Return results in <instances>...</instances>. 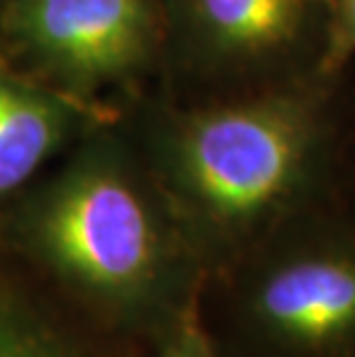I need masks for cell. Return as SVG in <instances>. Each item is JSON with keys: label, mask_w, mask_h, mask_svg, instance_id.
Here are the masks:
<instances>
[{"label": "cell", "mask_w": 355, "mask_h": 357, "mask_svg": "<svg viewBox=\"0 0 355 357\" xmlns=\"http://www.w3.org/2000/svg\"><path fill=\"white\" fill-rule=\"evenodd\" d=\"M349 77H316L229 97L178 116L164 164L178 203L206 238L254 247L349 169Z\"/></svg>", "instance_id": "obj_1"}, {"label": "cell", "mask_w": 355, "mask_h": 357, "mask_svg": "<svg viewBox=\"0 0 355 357\" xmlns=\"http://www.w3.org/2000/svg\"><path fill=\"white\" fill-rule=\"evenodd\" d=\"M349 166L355 176V116H353V125H351V134H349Z\"/></svg>", "instance_id": "obj_10"}, {"label": "cell", "mask_w": 355, "mask_h": 357, "mask_svg": "<svg viewBox=\"0 0 355 357\" xmlns=\"http://www.w3.org/2000/svg\"><path fill=\"white\" fill-rule=\"evenodd\" d=\"M65 132L56 100L0 77V196L14 192L40 169Z\"/></svg>", "instance_id": "obj_6"}, {"label": "cell", "mask_w": 355, "mask_h": 357, "mask_svg": "<svg viewBox=\"0 0 355 357\" xmlns=\"http://www.w3.org/2000/svg\"><path fill=\"white\" fill-rule=\"evenodd\" d=\"M355 63V0H328V40L321 74L349 77Z\"/></svg>", "instance_id": "obj_8"}, {"label": "cell", "mask_w": 355, "mask_h": 357, "mask_svg": "<svg viewBox=\"0 0 355 357\" xmlns=\"http://www.w3.org/2000/svg\"><path fill=\"white\" fill-rule=\"evenodd\" d=\"M243 286L249 332L273 357H355V176L254 245Z\"/></svg>", "instance_id": "obj_2"}, {"label": "cell", "mask_w": 355, "mask_h": 357, "mask_svg": "<svg viewBox=\"0 0 355 357\" xmlns=\"http://www.w3.org/2000/svg\"><path fill=\"white\" fill-rule=\"evenodd\" d=\"M155 357H217L201 328L185 314L176 318L164 346Z\"/></svg>", "instance_id": "obj_9"}, {"label": "cell", "mask_w": 355, "mask_h": 357, "mask_svg": "<svg viewBox=\"0 0 355 357\" xmlns=\"http://www.w3.org/2000/svg\"><path fill=\"white\" fill-rule=\"evenodd\" d=\"M192 58L256 90L321 74L328 0H176Z\"/></svg>", "instance_id": "obj_4"}, {"label": "cell", "mask_w": 355, "mask_h": 357, "mask_svg": "<svg viewBox=\"0 0 355 357\" xmlns=\"http://www.w3.org/2000/svg\"><path fill=\"white\" fill-rule=\"evenodd\" d=\"M14 19L51 67L81 81L132 72L157 37L150 0H19Z\"/></svg>", "instance_id": "obj_5"}, {"label": "cell", "mask_w": 355, "mask_h": 357, "mask_svg": "<svg viewBox=\"0 0 355 357\" xmlns=\"http://www.w3.org/2000/svg\"><path fill=\"white\" fill-rule=\"evenodd\" d=\"M37 242L67 277L118 302L150 305L176 286L171 231L116 169H86L65 180L37 217Z\"/></svg>", "instance_id": "obj_3"}, {"label": "cell", "mask_w": 355, "mask_h": 357, "mask_svg": "<svg viewBox=\"0 0 355 357\" xmlns=\"http://www.w3.org/2000/svg\"><path fill=\"white\" fill-rule=\"evenodd\" d=\"M0 357H77L47 318L0 291Z\"/></svg>", "instance_id": "obj_7"}]
</instances>
